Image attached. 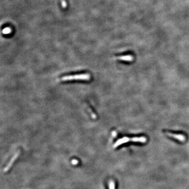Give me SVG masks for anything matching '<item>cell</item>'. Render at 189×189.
<instances>
[{"mask_svg":"<svg viewBox=\"0 0 189 189\" xmlns=\"http://www.w3.org/2000/svg\"><path fill=\"white\" fill-rule=\"evenodd\" d=\"M91 79V75L89 73H79L75 74L67 75L61 78V81H89Z\"/></svg>","mask_w":189,"mask_h":189,"instance_id":"6da1fadb","label":"cell"},{"mask_svg":"<svg viewBox=\"0 0 189 189\" xmlns=\"http://www.w3.org/2000/svg\"><path fill=\"white\" fill-rule=\"evenodd\" d=\"M18 155H19V152L16 153V154L14 155V156H13V157L11 158V160L10 161V162L7 163V166L5 167L4 169V172H7L8 171L10 170V169L11 168L13 164L15 162V161L16 160V159H17L18 158Z\"/></svg>","mask_w":189,"mask_h":189,"instance_id":"7a4b0ae2","label":"cell"},{"mask_svg":"<svg viewBox=\"0 0 189 189\" xmlns=\"http://www.w3.org/2000/svg\"><path fill=\"white\" fill-rule=\"evenodd\" d=\"M167 134L168 136L171 137L181 142H184V141H186V136L182 134H174L169 133V132H167Z\"/></svg>","mask_w":189,"mask_h":189,"instance_id":"3957f363","label":"cell"},{"mask_svg":"<svg viewBox=\"0 0 189 189\" xmlns=\"http://www.w3.org/2000/svg\"><path fill=\"white\" fill-rule=\"evenodd\" d=\"M131 141V138H129L127 137H124L123 138H121L117 141L116 142L114 145V147L116 148L118 147L119 146L121 145V144H122L123 143H125L129 141Z\"/></svg>","mask_w":189,"mask_h":189,"instance_id":"277c9868","label":"cell"},{"mask_svg":"<svg viewBox=\"0 0 189 189\" xmlns=\"http://www.w3.org/2000/svg\"><path fill=\"white\" fill-rule=\"evenodd\" d=\"M116 59L120 60V61H125V62H132L134 60V57L132 55H128L118 56V57L116 58Z\"/></svg>","mask_w":189,"mask_h":189,"instance_id":"5b68a950","label":"cell"},{"mask_svg":"<svg viewBox=\"0 0 189 189\" xmlns=\"http://www.w3.org/2000/svg\"><path fill=\"white\" fill-rule=\"evenodd\" d=\"M131 141L135 142H141L145 143L147 141V138L144 137H134L131 138Z\"/></svg>","mask_w":189,"mask_h":189,"instance_id":"8992f818","label":"cell"},{"mask_svg":"<svg viewBox=\"0 0 189 189\" xmlns=\"http://www.w3.org/2000/svg\"><path fill=\"white\" fill-rule=\"evenodd\" d=\"M109 189H115V184L112 180L110 181L109 182Z\"/></svg>","mask_w":189,"mask_h":189,"instance_id":"52a82bcc","label":"cell"},{"mask_svg":"<svg viewBox=\"0 0 189 189\" xmlns=\"http://www.w3.org/2000/svg\"><path fill=\"white\" fill-rule=\"evenodd\" d=\"M11 32V29H10V28H9V27H6V28H5V29H4L3 30V33L6 34L10 33Z\"/></svg>","mask_w":189,"mask_h":189,"instance_id":"ba28073f","label":"cell"},{"mask_svg":"<svg viewBox=\"0 0 189 189\" xmlns=\"http://www.w3.org/2000/svg\"><path fill=\"white\" fill-rule=\"evenodd\" d=\"M61 4H62V6L63 8H65L66 7L67 4H66V2L65 1V0H62V1H61Z\"/></svg>","mask_w":189,"mask_h":189,"instance_id":"9c48e42d","label":"cell"}]
</instances>
